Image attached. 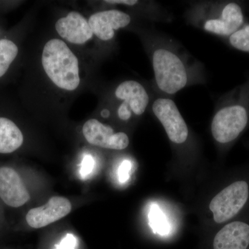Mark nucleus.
Segmentation results:
<instances>
[{"mask_svg": "<svg viewBox=\"0 0 249 249\" xmlns=\"http://www.w3.org/2000/svg\"><path fill=\"white\" fill-rule=\"evenodd\" d=\"M83 134L89 143L103 148L122 150L128 147L129 143L127 134L122 132L114 133L110 126L101 124L96 119H90L85 123Z\"/></svg>", "mask_w": 249, "mask_h": 249, "instance_id": "8", "label": "nucleus"}, {"mask_svg": "<svg viewBox=\"0 0 249 249\" xmlns=\"http://www.w3.org/2000/svg\"><path fill=\"white\" fill-rule=\"evenodd\" d=\"M71 211V204L63 196H53L40 207L31 209L27 214V222L31 227L40 229L65 217Z\"/></svg>", "mask_w": 249, "mask_h": 249, "instance_id": "9", "label": "nucleus"}, {"mask_svg": "<svg viewBox=\"0 0 249 249\" xmlns=\"http://www.w3.org/2000/svg\"><path fill=\"white\" fill-rule=\"evenodd\" d=\"M24 137L19 127L12 121L0 117V153L14 152L21 147Z\"/></svg>", "mask_w": 249, "mask_h": 249, "instance_id": "14", "label": "nucleus"}, {"mask_svg": "<svg viewBox=\"0 0 249 249\" xmlns=\"http://www.w3.org/2000/svg\"><path fill=\"white\" fill-rule=\"evenodd\" d=\"M109 115V112L107 109H104V110H103L102 112H101V116H102L103 117H108Z\"/></svg>", "mask_w": 249, "mask_h": 249, "instance_id": "22", "label": "nucleus"}, {"mask_svg": "<svg viewBox=\"0 0 249 249\" xmlns=\"http://www.w3.org/2000/svg\"><path fill=\"white\" fill-rule=\"evenodd\" d=\"M115 96L122 101L118 109V115L123 121L129 120L132 114L142 115L150 103L147 90L136 80H126L121 83L116 89Z\"/></svg>", "mask_w": 249, "mask_h": 249, "instance_id": "7", "label": "nucleus"}, {"mask_svg": "<svg viewBox=\"0 0 249 249\" xmlns=\"http://www.w3.org/2000/svg\"><path fill=\"white\" fill-rule=\"evenodd\" d=\"M229 42L233 48L237 50L249 52V24L240 28L229 36Z\"/></svg>", "mask_w": 249, "mask_h": 249, "instance_id": "17", "label": "nucleus"}, {"mask_svg": "<svg viewBox=\"0 0 249 249\" xmlns=\"http://www.w3.org/2000/svg\"><path fill=\"white\" fill-rule=\"evenodd\" d=\"M55 29L62 38L76 45L88 42L93 34L87 19L74 11L58 19L55 23Z\"/></svg>", "mask_w": 249, "mask_h": 249, "instance_id": "13", "label": "nucleus"}, {"mask_svg": "<svg viewBox=\"0 0 249 249\" xmlns=\"http://www.w3.org/2000/svg\"><path fill=\"white\" fill-rule=\"evenodd\" d=\"M83 168H82V174L83 175H88L91 173L93 167V160L90 156L85 157L83 162Z\"/></svg>", "mask_w": 249, "mask_h": 249, "instance_id": "20", "label": "nucleus"}, {"mask_svg": "<svg viewBox=\"0 0 249 249\" xmlns=\"http://www.w3.org/2000/svg\"><path fill=\"white\" fill-rule=\"evenodd\" d=\"M152 62L156 85L162 92L172 96L189 84L188 67L173 49L166 47L155 49Z\"/></svg>", "mask_w": 249, "mask_h": 249, "instance_id": "2", "label": "nucleus"}, {"mask_svg": "<svg viewBox=\"0 0 249 249\" xmlns=\"http://www.w3.org/2000/svg\"><path fill=\"white\" fill-rule=\"evenodd\" d=\"M0 198L11 207H20L30 199V195L16 170L0 168Z\"/></svg>", "mask_w": 249, "mask_h": 249, "instance_id": "11", "label": "nucleus"}, {"mask_svg": "<svg viewBox=\"0 0 249 249\" xmlns=\"http://www.w3.org/2000/svg\"><path fill=\"white\" fill-rule=\"evenodd\" d=\"M77 239L71 234H67L59 245L55 246V249H76Z\"/></svg>", "mask_w": 249, "mask_h": 249, "instance_id": "18", "label": "nucleus"}, {"mask_svg": "<svg viewBox=\"0 0 249 249\" xmlns=\"http://www.w3.org/2000/svg\"><path fill=\"white\" fill-rule=\"evenodd\" d=\"M130 22L128 14L116 9L96 13L88 21L93 34L103 41L111 40L116 31L127 27Z\"/></svg>", "mask_w": 249, "mask_h": 249, "instance_id": "10", "label": "nucleus"}, {"mask_svg": "<svg viewBox=\"0 0 249 249\" xmlns=\"http://www.w3.org/2000/svg\"><path fill=\"white\" fill-rule=\"evenodd\" d=\"M131 164L128 160H124L119 169V178L121 182H124L128 178V173L130 170Z\"/></svg>", "mask_w": 249, "mask_h": 249, "instance_id": "19", "label": "nucleus"}, {"mask_svg": "<svg viewBox=\"0 0 249 249\" xmlns=\"http://www.w3.org/2000/svg\"><path fill=\"white\" fill-rule=\"evenodd\" d=\"M248 123V111L244 106H226L214 114L211 123V133L219 143H230L238 138Z\"/></svg>", "mask_w": 249, "mask_h": 249, "instance_id": "4", "label": "nucleus"}, {"mask_svg": "<svg viewBox=\"0 0 249 249\" xmlns=\"http://www.w3.org/2000/svg\"><path fill=\"white\" fill-rule=\"evenodd\" d=\"M42 63L47 76L59 88L73 91L79 86L78 58L63 41L52 39L47 42Z\"/></svg>", "mask_w": 249, "mask_h": 249, "instance_id": "1", "label": "nucleus"}, {"mask_svg": "<svg viewBox=\"0 0 249 249\" xmlns=\"http://www.w3.org/2000/svg\"><path fill=\"white\" fill-rule=\"evenodd\" d=\"M18 54V46L7 39L0 40V78L7 72Z\"/></svg>", "mask_w": 249, "mask_h": 249, "instance_id": "15", "label": "nucleus"}, {"mask_svg": "<svg viewBox=\"0 0 249 249\" xmlns=\"http://www.w3.org/2000/svg\"><path fill=\"white\" fill-rule=\"evenodd\" d=\"M244 23V15L240 5L230 2L219 11L206 9L201 12L197 24L203 30L219 36L229 37L240 29Z\"/></svg>", "mask_w": 249, "mask_h": 249, "instance_id": "5", "label": "nucleus"}, {"mask_svg": "<svg viewBox=\"0 0 249 249\" xmlns=\"http://www.w3.org/2000/svg\"><path fill=\"white\" fill-rule=\"evenodd\" d=\"M249 201V181L236 179L214 196L210 203L214 222L223 224L231 220Z\"/></svg>", "mask_w": 249, "mask_h": 249, "instance_id": "3", "label": "nucleus"}, {"mask_svg": "<svg viewBox=\"0 0 249 249\" xmlns=\"http://www.w3.org/2000/svg\"><path fill=\"white\" fill-rule=\"evenodd\" d=\"M249 222L235 220L228 223L214 236L213 249H248Z\"/></svg>", "mask_w": 249, "mask_h": 249, "instance_id": "12", "label": "nucleus"}, {"mask_svg": "<svg viewBox=\"0 0 249 249\" xmlns=\"http://www.w3.org/2000/svg\"><path fill=\"white\" fill-rule=\"evenodd\" d=\"M152 109L172 142L182 144L186 142L188 125L173 99L167 97L157 98L152 103Z\"/></svg>", "mask_w": 249, "mask_h": 249, "instance_id": "6", "label": "nucleus"}, {"mask_svg": "<svg viewBox=\"0 0 249 249\" xmlns=\"http://www.w3.org/2000/svg\"><path fill=\"white\" fill-rule=\"evenodd\" d=\"M150 224L154 231L158 232L160 235H166L169 231V226L163 213L160 211L158 206H152L150 213L149 214Z\"/></svg>", "mask_w": 249, "mask_h": 249, "instance_id": "16", "label": "nucleus"}, {"mask_svg": "<svg viewBox=\"0 0 249 249\" xmlns=\"http://www.w3.org/2000/svg\"><path fill=\"white\" fill-rule=\"evenodd\" d=\"M105 1L111 4H124L127 6H134L139 3L137 0H109V1Z\"/></svg>", "mask_w": 249, "mask_h": 249, "instance_id": "21", "label": "nucleus"}]
</instances>
